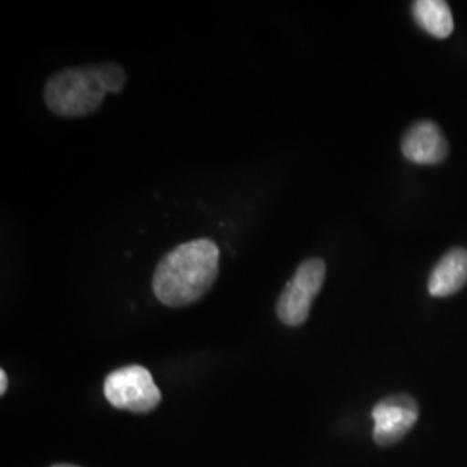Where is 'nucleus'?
Listing matches in <instances>:
<instances>
[{
	"mask_svg": "<svg viewBox=\"0 0 467 467\" xmlns=\"http://www.w3.org/2000/svg\"><path fill=\"white\" fill-rule=\"evenodd\" d=\"M106 96L98 67H67L46 84L44 99L52 113L59 117H87L98 111Z\"/></svg>",
	"mask_w": 467,
	"mask_h": 467,
	"instance_id": "2",
	"label": "nucleus"
},
{
	"mask_svg": "<svg viewBox=\"0 0 467 467\" xmlns=\"http://www.w3.org/2000/svg\"><path fill=\"white\" fill-rule=\"evenodd\" d=\"M467 283V250L455 248L441 256L433 268L428 289L436 298H445L461 291Z\"/></svg>",
	"mask_w": 467,
	"mask_h": 467,
	"instance_id": "7",
	"label": "nucleus"
},
{
	"mask_svg": "<svg viewBox=\"0 0 467 467\" xmlns=\"http://www.w3.org/2000/svg\"><path fill=\"white\" fill-rule=\"evenodd\" d=\"M54 467H78V466H69V464H59V466H54Z\"/></svg>",
	"mask_w": 467,
	"mask_h": 467,
	"instance_id": "11",
	"label": "nucleus"
},
{
	"mask_svg": "<svg viewBox=\"0 0 467 467\" xmlns=\"http://www.w3.org/2000/svg\"><path fill=\"white\" fill-rule=\"evenodd\" d=\"M104 397L115 409L148 414L161 403V391L142 366L117 368L104 379Z\"/></svg>",
	"mask_w": 467,
	"mask_h": 467,
	"instance_id": "3",
	"label": "nucleus"
},
{
	"mask_svg": "<svg viewBox=\"0 0 467 467\" xmlns=\"http://www.w3.org/2000/svg\"><path fill=\"white\" fill-rule=\"evenodd\" d=\"M220 251L212 239H194L167 253L154 270L152 289L168 306L201 300L215 284Z\"/></svg>",
	"mask_w": 467,
	"mask_h": 467,
	"instance_id": "1",
	"label": "nucleus"
},
{
	"mask_svg": "<svg viewBox=\"0 0 467 467\" xmlns=\"http://www.w3.org/2000/svg\"><path fill=\"white\" fill-rule=\"evenodd\" d=\"M98 67V75H99L100 84L104 87L106 92L111 94H119L127 82V75L123 71V67L115 63H104Z\"/></svg>",
	"mask_w": 467,
	"mask_h": 467,
	"instance_id": "9",
	"label": "nucleus"
},
{
	"mask_svg": "<svg viewBox=\"0 0 467 467\" xmlns=\"http://www.w3.org/2000/svg\"><path fill=\"white\" fill-rule=\"evenodd\" d=\"M403 156L418 165H438L449 154L447 139L433 121H419L401 139Z\"/></svg>",
	"mask_w": 467,
	"mask_h": 467,
	"instance_id": "6",
	"label": "nucleus"
},
{
	"mask_svg": "<svg viewBox=\"0 0 467 467\" xmlns=\"http://www.w3.org/2000/svg\"><path fill=\"white\" fill-rule=\"evenodd\" d=\"M412 15L419 26L434 38H447L453 32V16L445 0H418L412 4Z\"/></svg>",
	"mask_w": 467,
	"mask_h": 467,
	"instance_id": "8",
	"label": "nucleus"
},
{
	"mask_svg": "<svg viewBox=\"0 0 467 467\" xmlns=\"http://www.w3.org/2000/svg\"><path fill=\"white\" fill-rule=\"evenodd\" d=\"M374 441L389 447L401 441L419 419L418 401L410 395H391L372 409Z\"/></svg>",
	"mask_w": 467,
	"mask_h": 467,
	"instance_id": "5",
	"label": "nucleus"
},
{
	"mask_svg": "<svg viewBox=\"0 0 467 467\" xmlns=\"http://www.w3.org/2000/svg\"><path fill=\"white\" fill-rule=\"evenodd\" d=\"M326 281V264L320 258H308L296 268L293 279L285 287L277 301V317L289 326L300 327L310 314L312 303L316 300L322 284Z\"/></svg>",
	"mask_w": 467,
	"mask_h": 467,
	"instance_id": "4",
	"label": "nucleus"
},
{
	"mask_svg": "<svg viewBox=\"0 0 467 467\" xmlns=\"http://www.w3.org/2000/svg\"><path fill=\"white\" fill-rule=\"evenodd\" d=\"M7 386H9L7 374H5V370H0V395H5V391H7Z\"/></svg>",
	"mask_w": 467,
	"mask_h": 467,
	"instance_id": "10",
	"label": "nucleus"
}]
</instances>
